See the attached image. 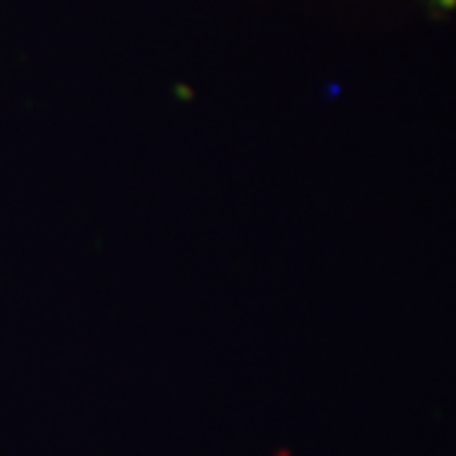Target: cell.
Instances as JSON below:
<instances>
[{"label": "cell", "instance_id": "6da1fadb", "mask_svg": "<svg viewBox=\"0 0 456 456\" xmlns=\"http://www.w3.org/2000/svg\"><path fill=\"white\" fill-rule=\"evenodd\" d=\"M441 8H446V11H452V8H456V0H436Z\"/></svg>", "mask_w": 456, "mask_h": 456}]
</instances>
